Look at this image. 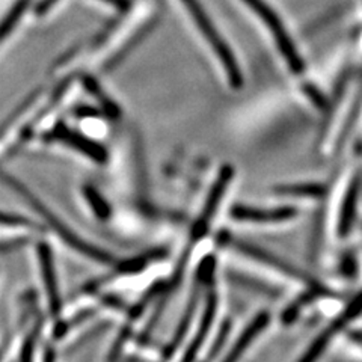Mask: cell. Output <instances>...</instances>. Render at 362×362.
<instances>
[{
  "label": "cell",
  "mask_w": 362,
  "mask_h": 362,
  "mask_svg": "<svg viewBox=\"0 0 362 362\" xmlns=\"http://www.w3.org/2000/svg\"><path fill=\"white\" fill-rule=\"evenodd\" d=\"M30 4L32 0H17L14 6L8 11V14L4 17L2 21H0V42H2L9 35V32L17 26L18 20L25 14V11L29 8Z\"/></svg>",
  "instance_id": "9c48e42d"
},
{
  "label": "cell",
  "mask_w": 362,
  "mask_h": 362,
  "mask_svg": "<svg viewBox=\"0 0 362 362\" xmlns=\"http://www.w3.org/2000/svg\"><path fill=\"white\" fill-rule=\"evenodd\" d=\"M183 5L186 6V9L189 11L190 17L195 20L198 29L201 30L202 37L207 40V42L210 44V47L213 49V52L216 53V56L219 58L223 70L226 73V77H228V82L234 89H240L243 86V73L240 70L239 64H237L235 56L231 50V47L226 41L222 38V35L219 33V30L214 28L211 18L209 17L207 11L202 8L199 0H181Z\"/></svg>",
  "instance_id": "6da1fadb"
},
{
  "label": "cell",
  "mask_w": 362,
  "mask_h": 362,
  "mask_svg": "<svg viewBox=\"0 0 362 362\" xmlns=\"http://www.w3.org/2000/svg\"><path fill=\"white\" fill-rule=\"evenodd\" d=\"M56 2H58V0H41V2H40V4L37 5V8H35L37 14H38V16L45 14Z\"/></svg>",
  "instance_id": "9a60e30c"
},
{
  "label": "cell",
  "mask_w": 362,
  "mask_h": 362,
  "mask_svg": "<svg viewBox=\"0 0 362 362\" xmlns=\"http://www.w3.org/2000/svg\"><path fill=\"white\" fill-rule=\"evenodd\" d=\"M17 222H23V221L21 219H14V218L8 216V214L0 213V223H17Z\"/></svg>",
  "instance_id": "e0dca14e"
},
{
  "label": "cell",
  "mask_w": 362,
  "mask_h": 362,
  "mask_svg": "<svg viewBox=\"0 0 362 362\" xmlns=\"http://www.w3.org/2000/svg\"><path fill=\"white\" fill-rule=\"evenodd\" d=\"M233 218L235 221L245 222H258V223H272V222H286L298 216V210L293 207H281V209H251L245 206H235L231 210Z\"/></svg>",
  "instance_id": "5b68a950"
},
{
  "label": "cell",
  "mask_w": 362,
  "mask_h": 362,
  "mask_svg": "<svg viewBox=\"0 0 362 362\" xmlns=\"http://www.w3.org/2000/svg\"><path fill=\"white\" fill-rule=\"evenodd\" d=\"M269 322H270V315L267 313H262L259 315H257V319L247 325V327L243 331L240 338L237 339V343L234 344V347L231 349V352L228 354V356L225 358L223 362H237V361H239L240 356L246 352V349L251 346L254 339L266 329Z\"/></svg>",
  "instance_id": "52a82bcc"
},
{
  "label": "cell",
  "mask_w": 362,
  "mask_h": 362,
  "mask_svg": "<svg viewBox=\"0 0 362 362\" xmlns=\"http://www.w3.org/2000/svg\"><path fill=\"white\" fill-rule=\"evenodd\" d=\"M214 310H216V299L210 298L209 307H207V310H206V315H204L202 323H201L199 334H198V337L195 338V341L192 343V346L189 347L187 354H186V358H185L183 362H190L192 359L195 358V355L198 354V349H199V346H201V343H202V339H204V337L207 335V332H209V329H210V325H211L213 315H214Z\"/></svg>",
  "instance_id": "30bf717a"
},
{
  "label": "cell",
  "mask_w": 362,
  "mask_h": 362,
  "mask_svg": "<svg viewBox=\"0 0 362 362\" xmlns=\"http://www.w3.org/2000/svg\"><path fill=\"white\" fill-rule=\"evenodd\" d=\"M103 2L112 5L113 8H117L119 11H129L132 6L130 0H103Z\"/></svg>",
  "instance_id": "5bb4252c"
},
{
  "label": "cell",
  "mask_w": 362,
  "mask_h": 362,
  "mask_svg": "<svg viewBox=\"0 0 362 362\" xmlns=\"http://www.w3.org/2000/svg\"><path fill=\"white\" fill-rule=\"evenodd\" d=\"M359 189H361V181L358 177H355L346 190L343 206H341V210H339V221H338L339 237H347L350 233H352L355 219H356Z\"/></svg>",
  "instance_id": "8992f818"
},
{
  "label": "cell",
  "mask_w": 362,
  "mask_h": 362,
  "mask_svg": "<svg viewBox=\"0 0 362 362\" xmlns=\"http://www.w3.org/2000/svg\"><path fill=\"white\" fill-rule=\"evenodd\" d=\"M49 138L71 146V148L88 156L90 160H94L97 163H105L107 160V151L98 142L89 139L86 136L71 129H68L64 124H58V126L50 132Z\"/></svg>",
  "instance_id": "277c9868"
},
{
  "label": "cell",
  "mask_w": 362,
  "mask_h": 362,
  "mask_svg": "<svg viewBox=\"0 0 362 362\" xmlns=\"http://www.w3.org/2000/svg\"><path fill=\"white\" fill-rule=\"evenodd\" d=\"M302 90H303V94L307 95V98L311 101V103L317 109H320V110L327 109V98H326V95L314 83L305 82L302 85Z\"/></svg>",
  "instance_id": "7c38bea8"
},
{
  "label": "cell",
  "mask_w": 362,
  "mask_h": 362,
  "mask_svg": "<svg viewBox=\"0 0 362 362\" xmlns=\"http://www.w3.org/2000/svg\"><path fill=\"white\" fill-rule=\"evenodd\" d=\"M243 2L251 8L259 18H262L266 28L270 30L272 37L275 40L276 47L282 54V58L286 59L290 70L294 74L300 76L305 71V62L276 11L272 8L266 0H243Z\"/></svg>",
  "instance_id": "7a4b0ae2"
},
{
  "label": "cell",
  "mask_w": 362,
  "mask_h": 362,
  "mask_svg": "<svg viewBox=\"0 0 362 362\" xmlns=\"http://www.w3.org/2000/svg\"><path fill=\"white\" fill-rule=\"evenodd\" d=\"M41 258H42V267H44V276L45 281H47V287L50 290V298H52V305L53 308H58V300H56V286H54V276H53V269H52V263H50V257L49 254L42 251L41 252Z\"/></svg>",
  "instance_id": "4fadbf2b"
},
{
  "label": "cell",
  "mask_w": 362,
  "mask_h": 362,
  "mask_svg": "<svg viewBox=\"0 0 362 362\" xmlns=\"http://www.w3.org/2000/svg\"><path fill=\"white\" fill-rule=\"evenodd\" d=\"M85 86L89 90V93L95 97V100H98L101 109H103L109 117H112V118H118L119 117L118 106L113 103V101L103 93V89L98 86V83L95 81H93V78H90V77H86L85 78Z\"/></svg>",
  "instance_id": "8fae6325"
},
{
  "label": "cell",
  "mask_w": 362,
  "mask_h": 362,
  "mask_svg": "<svg viewBox=\"0 0 362 362\" xmlns=\"http://www.w3.org/2000/svg\"><path fill=\"white\" fill-rule=\"evenodd\" d=\"M76 113L78 117H97L98 110H95L93 107H81V109H77Z\"/></svg>",
  "instance_id": "2e32d148"
},
{
  "label": "cell",
  "mask_w": 362,
  "mask_h": 362,
  "mask_svg": "<svg viewBox=\"0 0 362 362\" xmlns=\"http://www.w3.org/2000/svg\"><path fill=\"white\" fill-rule=\"evenodd\" d=\"M352 337H354L355 339H358V341H362V332H355Z\"/></svg>",
  "instance_id": "ac0fdd59"
},
{
  "label": "cell",
  "mask_w": 362,
  "mask_h": 362,
  "mask_svg": "<svg viewBox=\"0 0 362 362\" xmlns=\"http://www.w3.org/2000/svg\"><path fill=\"white\" fill-rule=\"evenodd\" d=\"M361 314H362V291L347 305V307L341 313L338 314L337 319L332 320V323L314 339L311 346L307 349V352H305L303 356L299 359V362H317L319 361V358L323 355L327 346L332 343V339L339 332H343L344 327L349 323H352Z\"/></svg>",
  "instance_id": "3957f363"
},
{
  "label": "cell",
  "mask_w": 362,
  "mask_h": 362,
  "mask_svg": "<svg viewBox=\"0 0 362 362\" xmlns=\"http://www.w3.org/2000/svg\"><path fill=\"white\" fill-rule=\"evenodd\" d=\"M276 195L296 197V198H323L326 187L320 183H303V185H281L275 187Z\"/></svg>",
  "instance_id": "ba28073f"
}]
</instances>
